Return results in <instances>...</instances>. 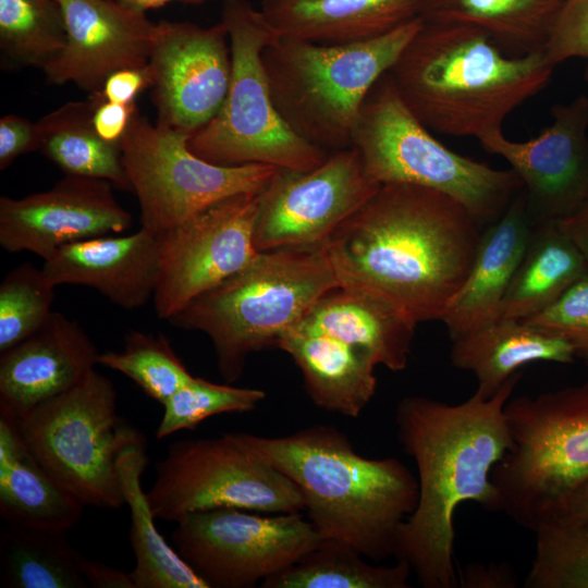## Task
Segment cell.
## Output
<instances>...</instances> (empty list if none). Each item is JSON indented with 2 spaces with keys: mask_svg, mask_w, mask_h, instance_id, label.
Instances as JSON below:
<instances>
[{
  "mask_svg": "<svg viewBox=\"0 0 588 588\" xmlns=\"http://www.w3.org/2000/svg\"><path fill=\"white\" fill-rule=\"evenodd\" d=\"M520 377L514 373L489 399L476 389L460 404L409 395L396 405L397 438L417 467L418 501L401 528L394 556L425 588L458 587L456 509L473 501L501 511L491 474L512 446L504 408Z\"/></svg>",
  "mask_w": 588,
  "mask_h": 588,
  "instance_id": "1",
  "label": "cell"
},
{
  "mask_svg": "<svg viewBox=\"0 0 588 588\" xmlns=\"http://www.w3.org/2000/svg\"><path fill=\"white\" fill-rule=\"evenodd\" d=\"M482 231L457 200L382 184L323 243L339 284L381 295L417 324L441 320L471 268Z\"/></svg>",
  "mask_w": 588,
  "mask_h": 588,
  "instance_id": "2",
  "label": "cell"
},
{
  "mask_svg": "<svg viewBox=\"0 0 588 588\" xmlns=\"http://www.w3.org/2000/svg\"><path fill=\"white\" fill-rule=\"evenodd\" d=\"M232 434L298 488L322 539L344 542L376 562L394 556L401 528L418 501L417 478L401 461L365 457L329 425L282 437Z\"/></svg>",
  "mask_w": 588,
  "mask_h": 588,
  "instance_id": "3",
  "label": "cell"
},
{
  "mask_svg": "<svg viewBox=\"0 0 588 588\" xmlns=\"http://www.w3.org/2000/svg\"><path fill=\"white\" fill-rule=\"evenodd\" d=\"M553 66L544 52L506 54L482 30L424 23L389 75L404 103L429 130L476 137L549 85Z\"/></svg>",
  "mask_w": 588,
  "mask_h": 588,
  "instance_id": "4",
  "label": "cell"
},
{
  "mask_svg": "<svg viewBox=\"0 0 588 588\" xmlns=\"http://www.w3.org/2000/svg\"><path fill=\"white\" fill-rule=\"evenodd\" d=\"M338 285L323 244L258 252L168 321L207 334L221 377L234 382L248 355L277 346L317 299Z\"/></svg>",
  "mask_w": 588,
  "mask_h": 588,
  "instance_id": "5",
  "label": "cell"
},
{
  "mask_svg": "<svg viewBox=\"0 0 588 588\" xmlns=\"http://www.w3.org/2000/svg\"><path fill=\"white\" fill-rule=\"evenodd\" d=\"M421 26L416 17L350 44L277 36L262 52L277 110L297 135L329 154L352 147L365 98Z\"/></svg>",
  "mask_w": 588,
  "mask_h": 588,
  "instance_id": "6",
  "label": "cell"
},
{
  "mask_svg": "<svg viewBox=\"0 0 588 588\" xmlns=\"http://www.w3.org/2000/svg\"><path fill=\"white\" fill-rule=\"evenodd\" d=\"M352 147L367 175L380 185L412 184L438 191L465 206L480 223L500 218L523 189L512 169H494L439 142L404 103L389 73L365 98Z\"/></svg>",
  "mask_w": 588,
  "mask_h": 588,
  "instance_id": "7",
  "label": "cell"
},
{
  "mask_svg": "<svg viewBox=\"0 0 588 588\" xmlns=\"http://www.w3.org/2000/svg\"><path fill=\"white\" fill-rule=\"evenodd\" d=\"M221 22L230 41V85L217 114L191 135V151L220 166L319 167L329 152L297 135L272 100L262 52L277 36L261 10L248 0H223Z\"/></svg>",
  "mask_w": 588,
  "mask_h": 588,
  "instance_id": "8",
  "label": "cell"
},
{
  "mask_svg": "<svg viewBox=\"0 0 588 588\" xmlns=\"http://www.w3.org/2000/svg\"><path fill=\"white\" fill-rule=\"evenodd\" d=\"M504 412L512 446L491 479L501 511L535 531L588 482V381L510 399Z\"/></svg>",
  "mask_w": 588,
  "mask_h": 588,
  "instance_id": "9",
  "label": "cell"
},
{
  "mask_svg": "<svg viewBox=\"0 0 588 588\" xmlns=\"http://www.w3.org/2000/svg\"><path fill=\"white\" fill-rule=\"evenodd\" d=\"M110 379L91 369L68 391L15 416L36 461L85 506L120 509L118 458L145 438L118 415Z\"/></svg>",
  "mask_w": 588,
  "mask_h": 588,
  "instance_id": "10",
  "label": "cell"
},
{
  "mask_svg": "<svg viewBox=\"0 0 588 588\" xmlns=\"http://www.w3.org/2000/svg\"><path fill=\"white\" fill-rule=\"evenodd\" d=\"M189 137L154 125L136 110L120 142L131 192L139 204L142 228L156 235L222 199L260 193L279 169L211 163L191 151Z\"/></svg>",
  "mask_w": 588,
  "mask_h": 588,
  "instance_id": "11",
  "label": "cell"
},
{
  "mask_svg": "<svg viewBox=\"0 0 588 588\" xmlns=\"http://www.w3.org/2000/svg\"><path fill=\"white\" fill-rule=\"evenodd\" d=\"M155 469L147 497L156 519L177 523L217 507L266 514L305 510L298 488L246 451L232 432L175 441Z\"/></svg>",
  "mask_w": 588,
  "mask_h": 588,
  "instance_id": "12",
  "label": "cell"
},
{
  "mask_svg": "<svg viewBox=\"0 0 588 588\" xmlns=\"http://www.w3.org/2000/svg\"><path fill=\"white\" fill-rule=\"evenodd\" d=\"M179 554L209 588H250L295 563L322 539L299 513L236 507L191 513L176 523Z\"/></svg>",
  "mask_w": 588,
  "mask_h": 588,
  "instance_id": "13",
  "label": "cell"
},
{
  "mask_svg": "<svg viewBox=\"0 0 588 588\" xmlns=\"http://www.w3.org/2000/svg\"><path fill=\"white\" fill-rule=\"evenodd\" d=\"M259 193L222 199L157 235L159 268L152 297L169 320L193 299L243 269L258 253L254 229Z\"/></svg>",
  "mask_w": 588,
  "mask_h": 588,
  "instance_id": "14",
  "label": "cell"
},
{
  "mask_svg": "<svg viewBox=\"0 0 588 588\" xmlns=\"http://www.w3.org/2000/svg\"><path fill=\"white\" fill-rule=\"evenodd\" d=\"M380 187L353 147L309 171L278 169L259 193L254 246L264 252L323 244Z\"/></svg>",
  "mask_w": 588,
  "mask_h": 588,
  "instance_id": "15",
  "label": "cell"
},
{
  "mask_svg": "<svg viewBox=\"0 0 588 588\" xmlns=\"http://www.w3.org/2000/svg\"><path fill=\"white\" fill-rule=\"evenodd\" d=\"M157 124L192 135L219 111L231 78L224 24L160 21L147 63Z\"/></svg>",
  "mask_w": 588,
  "mask_h": 588,
  "instance_id": "16",
  "label": "cell"
},
{
  "mask_svg": "<svg viewBox=\"0 0 588 588\" xmlns=\"http://www.w3.org/2000/svg\"><path fill=\"white\" fill-rule=\"evenodd\" d=\"M552 123L538 136L515 142L502 130L478 138L519 176L531 224L556 223L588 195V96L551 108Z\"/></svg>",
  "mask_w": 588,
  "mask_h": 588,
  "instance_id": "17",
  "label": "cell"
},
{
  "mask_svg": "<svg viewBox=\"0 0 588 588\" xmlns=\"http://www.w3.org/2000/svg\"><path fill=\"white\" fill-rule=\"evenodd\" d=\"M112 185L65 174L47 191L19 198L1 196V247L46 260L62 246L127 231L133 217L117 200Z\"/></svg>",
  "mask_w": 588,
  "mask_h": 588,
  "instance_id": "18",
  "label": "cell"
},
{
  "mask_svg": "<svg viewBox=\"0 0 588 588\" xmlns=\"http://www.w3.org/2000/svg\"><path fill=\"white\" fill-rule=\"evenodd\" d=\"M66 27L62 52L42 72L50 84L73 83L99 95L123 69L147 66L156 24L118 0H57Z\"/></svg>",
  "mask_w": 588,
  "mask_h": 588,
  "instance_id": "19",
  "label": "cell"
},
{
  "mask_svg": "<svg viewBox=\"0 0 588 588\" xmlns=\"http://www.w3.org/2000/svg\"><path fill=\"white\" fill-rule=\"evenodd\" d=\"M99 354L77 321L53 311L34 334L0 353V407L20 416L68 391Z\"/></svg>",
  "mask_w": 588,
  "mask_h": 588,
  "instance_id": "20",
  "label": "cell"
},
{
  "mask_svg": "<svg viewBox=\"0 0 588 588\" xmlns=\"http://www.w3.org/2000/svg\"><path fill=\"white\" fill-rule=\"evenodd\" d=\"M42 268L56 286H88L123 309L140 308L157 284L158 237L140 226L127 235L83 240L57 249Z\"/></svg>",
  "mask_w": 588,
  "mask_h": 588,
  "instance_id": "21",
  "label": "cell"
},
{
  "mask_svg": "<svg viewBox=\"0 0 588 588\" xmlns=\"http://www.w3.org/2000/svg\"><path fill=\"white\" fill-rule=\"evenodd\" d=\"M532 229L523 188L482 231L469 273L441 317L452 341L494 320Z\"/></svg>",
  "mask_w": 588,
  "mask_h": 588,
  "instance_id": "22",
  "label": "cell"
},
{
  "mask_svg": "<svg viewBox=\"0 0 588 588\" xmlns=\"http://www.w3.org/2000/svg\"><path fill=\"white\" fill-rule=\"evenodd\" d=\"M416 326L388 298L338 285L293 327L334 338L367 353L377 366L401 371L407 366Z\"/></svg>",
  "mask_w": 588,
  "mask_h": 588,
  "instance_id": "23",
  "label": "cell"
},
{
  "mask_svg": "<svg viewBox=\"0 0 588 588\" xmlns=\"http://www.w3.org/2000/svg\"><path fill=\"white\" fill-rule=\"evenodd\" d=\"M85 505L59 483L22 441L15 415L0 407V515L9 525L65 532Z\"/></svg>",
  "mask_w": 588,
  "mask_h": 588,
  "instance_id": "24",
  "label": "cell"
},
{
  "mask_svg": "<svg viewBox=\"0 0 588 588\" xmlns=\"http://www.w3.org/2000/svg\"><path fill=\"white\" fill-rule=\"evenodd\" d=\"M419 0H264L275 36L319 44L379 37L418 17Z\"/></svg>",
  "mask_w": 588,
  "mask_h": 588,
  "instance_id": "25",
  "label": "cell"
},
{
  "mask_svg": "<svg viewBox=\"0 0 588 588\" xmlns=\"http://www.w3.org/2000/svg\"><path fill=\"white\" fill-rule=\"evenodd\" d=\"M277 347L291 356L308 396L324 411L356 418L375 395L377 364L358 348L295 327L280 338Z\"/></svg>",
  "mask_w": 588,
  "mask_h": 588,
  "instance_id": "26",
  "label": "cell"
},
{
  "mask_svg": "<svg viewBox=\"0 0 588 588\" xmlns=\"http://www.w3.org/2000/svg\"><path fill=\"white\" fill-rule=\"evenodd\" d=\"M454 367L474 373L477 390L495 395L519 369L534 362L573 363V346L564 339L523 320L495 319L452 341Z\"/></svg>",
  "mask_w": 588,
  "mask_h": 588,
  "instance_id": "27",
  "label": "cell"
},
{
  "mask_svg": "<svg viewBox=\"0 0 588 588\" xmlns=\"http://www.w3.org/2000/svg\"><path fill=\"white\" fill-rule=\"evenodd\" d=\"M147 464L145 438L124 449L118 458L124 503L131 513L130 542L135 559L131 575L135 588H209L157 529L142 486Z\"/></svg>",
  "mask_w": 588,
  "mask_h": 588,
  "instance_id": "28",
  "label": "cell"
},
{
  "mask_svg": "<svg viewBox=\"0 0 588 588\" xmlns=\"http://www.w3.org/2000/svg\"><path fill=\"white\" fill-rule=\"evenodd\" d=\"M563 0H419L424 23L461 24L487 34L506 54L543 52Z\"/></svg>",
  "mask_w": 588,
  "mask_h": 588,
  "instance_id": "29",
  "label": "cell"
},
{
  "mask_svg": "<svg viewBox=\"0 0 588 588\" xmlns=\"http://www.w3.org/2000/svg\"><path fill=\"white\" fill-rule=\"evenodd\" d=\"M586 273V259L556 223L535 225L494 320L537 315Z\"/></svg>",
  "mask_w": 588,
  "mask_h": 588,
  "instance_id": "30",
  "label": "cell"
},
{
  "mask_svg": "<svg viewBox=\"0 0 588 588\" xmlns=\"http://www.w3.org/2000/svg\"><path fill=\"white\" fill-rule=\"evenodd\" d=\"M99 97L69 101L38 122L39 150L65 174L106 180L131 191L120 144L102 139L93 124Z\"/></svg>",
  "mask_w": 588,
  "mask_h": 588,
  "instance_id": "31",
  "label": "cell"
},
{
  "mask_svg": "<svg viewBox=\"0 0 588 588\" xmlns=\"http://www.w3.org/2000/svg\"><path fill=\"white\" fill-rule=\"evenodd\" d=\"M65 532L7 524L0 534L1 584L10 588H89Z\"/></svg>",
  "mask_w": 588,
  "mask_h": 588,
  "instance_id": "32",
  "label": "cell"
},
{
  "mask_svg": "<svg viewBox=\"0 0 588 588\" xmlns=\"http://www.w3.org/2000/svg\"><path fill=\"white\" fill-rule=\"evenodd\" d=\"M351 546L321 539L295 563L269 576L261 588H408L409 566L372 565Z\"/></svg>",
  "mask_w": 588,
  "mask_h": 588,
  "instance_id": "33",
  "label": "cell"
},
{
  "mask_svg": "<svg viewBox=\"0 0 588 588\" xmlns=\"http://www.w3.org/2000/svg\"><path fill=\"white\" fill-rule=\"evenodd\" d=\"M65 42V21L57 0H0V49L7 60L44 70Z\"/></svg>",
  "mask_w": 588,
  "mask_h": 588,
  "instance_id": "34",
  "label": "cell"
},
{
  "mask_svg": "<svg viewBox=\"0 0 588 588\" xmlns=\"http://www.w3.org/2000/svg\"><path fill=\"white\" fill-rule=\"evenodd\" d=\"M527 588H588V520L552 518L536 528Z\"/></svg>",
  "mask_w": 588,
  "mask_h": 588,
  "instance_id": "35",
  "label": "cell"
},
{
  "mask_svg": "<svg viewBox=\"0 0 588 588\" xmlns=\"http://www.w3.org/2000/svg\"><path fill=\"white\" fill-rule=\"evenodd\" d=\"M98 364L123 373L161 405L193 377L163 333L132 330L123 348L100 353Z\"/></svg>",
  "mask_w": 588,
  "mask_h": 588,
  "instance_id": "36",
  "label": "cell"
},
{
  "mask_svg": "<svg viewBox=\"0 0 588 588\" xmlns=\"http://www.w3.org/2000/svg\"><path fill=\"white\" fill-rule=\"evenodd\" d=\"M44 268L11 269L0 283V353L39 330L52 315L54 289Z\"/></svg>",
  "mask_w": 588,
  "mask_h": 588,
  "instance_id": "37",
  "label": "cell"
},
{
  "mask_svg": "<svg viewBox=\"0 0 588 588\" xmlns=\"http://www.w3.org/2000/svg\"><path fill=\"white\" fill-rule=\"evenodd\" d=\"M265 397L266 392L259 389L218 384L193 376L162 404L156 437L164 439L181 430H193L215 415L253 411Z\"/></svg>",
  "mask_w": 588,
  "mask_h": 588,
  "instance_id": "38",
  "label": "cell"
},
{
  "mask_svg": "<svg viewBox=\"0 0 588 588\" xmlns=\"http://www.w3.org/2000/svg\"><path fill=\"white\" fill-rule=\"evenodd\" d=\"M523 321L566 340L588 366V273L549 307Z\"/></svg>",
  "mask_w": 588,
  "mask_h": 588,
  "instance_id": "39",
  "label": "cell"
},
{
  "mask_svg": "<svg viewBox=\"0 0 588 588\" xmlns=\"http://www.w3.org/2000/svg\"><path fill=\"white\" fill-rule=\"evenodd\" d=\"M543 52L553 66L571 58L588 59V0L561 2Z\"/></svg>",
  "mask_w": 588,
  "mask_h": 588,
  "instance_id": "40",
  "label": "cell"
},
{
  "mask_svg": "<svg viewBox=\"0 0 588 588\" xmlns=\"http://www.w3.org/2000/svg\"><path fill=\"white\" fill-rule=\"evenodd\" d=\"M39 149L37 122L15 114L0 119V170L7 169L17 157Z\"/></svg>",
  "mask_w": 588,
  "mask_h": 588,
  "instance_id": "41",
  "label": "cell"
},
{
  "mask_svg": "<svg viewBox=\"0 0 588 588\" xmlns=\"http://www.w3.org/2000/svg\"><path fill=\"white\" fill-rule=\"evenodd\" d=\"M135 111V103L125 105L99 99L93 113L94 127L102 139L120 144Z\"/></svg>",
  "mask_w": 588,
  "mask_h": 588,
  "instance_id": "42",
  "label": "cell"
},
{
  "mask_svg": "<svg viewBox=\"0 0 588 588\" xmlns=\"http://www.w3.org/2000/svg\"><path fill=\"white\" fill-rule=\"evenodd\" d=\"M146 88H149L147 68L123 69L106 79L97 97L107 101L132 105L137 95Z\"/></svg>",
  "mask_w": 588,
  "mask_h": 588,
  "instance_id": "43",
  "label": "cell"
},
{
  "mask_svg": "<svg viewBox=\"0 0 588 588\" xmlns=\"http://www.w3.org/2000/svg\"><path fill=\"white\" fill-rule=\"evenodd\" d=\"M458 587L462 588H514L516 576L513 568L501 564H470L458 571Z\"/></svg>",
  "mask_w": 588,
  "mask_h": 588,
  "instance_id": "44",
  "label": "cell"
},
{
  "mask_svg": "<svg viewBox=\"0 0 588 588\" xmlns=\"http://www.w3.org/2000/svg\"><path fill=\"white\" fill-rule=\"evenodd\" d=\"M78 564L89 588H135L131 572L125 573L102 562L90 561L82 554Z\"/></svg>",
  "mask_w": 588,
  "mask_h": 588,
  "instance_id": "45",
  "label": "cell"
},
{
  "mask_svg": "<svg viewBox=\"0 0 588 588\" xmlns=\"http://www.w3.org/2000/svg\"><path fill=\"white\" fill-rule=\"evenodd\" d=\"M588 264V195L568 217L556 222Z\"/></svg>",
  "mask_w": 588,
  "mask_h": 588,
  "instance_id": "46",
  "label": "cell"
},
{
  "mask_svg": "<svg viewBox=\"0 0 588 588\" xmlns=\"http://www.w3.org/2000/svg\"><path fill=\"white\" fill-rule=\"evenodd\" d=\"M552 518L588 520V482L568 494L547 520Z\"/></svg>",
  "mask_w": 588,
  "mask_h": 588,
  "instance_id": "47",
  "label": "cell"
},
{
  "mask_svg": "<svg viewBox=\"0 0 588 588\" xmlns=\"http://www.w3.org/2000/svg\"><path fill=\"white\" fill-rule=\"evenodd\" d=\"M123 5L139 12H146L149 9L159 8L172 0H118Z\"/></svg>",
  "mask_w": 588,
  "mask_h": 588,
  "instance_id": "48",
  "label": "cell"
},
{
  "mask_svg": "<svg viewBox=\"0 0 588 588\" xmlns=\"http://www.w3.org/2000/svg\"><path fill=\"white\" fill-rule=\"evenodd\" d=\"M585 77L588 81V64H587L586 70H585Z\"/></svg>",
  "mask_w": 588,
  "mask_h": 588,
  "instance_id": "49",
  "label": "cell"
},
{
  "mask_svg": "<svg viewBox=\"0 0 588 588\" xmlns=\"http://www.w3.org/2000/svg\"><path fill=\"white\" fill-rule=\"evenodd\" d=\"M182 1H188V2H200V1H204V0H182Z\"/></svg>",
  "mask_w": 588,
  "mask_h": 588,
  "instance_id": "50",
  "label": "cell"
}]
</instances>
